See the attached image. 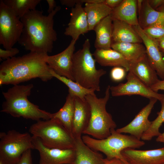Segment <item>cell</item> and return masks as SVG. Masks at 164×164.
I'll list each match as a JSON object with an SVG mask.
<instances>
[{"label": "cell", "mask_w": 164, "mask_h": 164, "mask_svg": "<svg viewBox=\"0 0 164 164\" xmlns=\"http://www.w3.org/2000/svg\"><path fill=\"white\" fill-rule=\"evenodd\" d=\"M61 9L57 6L48 15L36 9L29 11L20 19L23 28L18 43L30 52L51 53L57 39L54 17Z\"/></svg>", "instance_id": "obj_1"}, {"label": "cell", "mask_w": 164, "mask_h": 164, "mask_svg": "<svg viewBox=\"0 0 164 164\" xmlns=\"http://www.w3.org/2000/svg\"><path fill=\"white\" fill-rule=\"evenodd\" d=\"M158 11H164V6L160 8L158 10Z\"/></svg>", "instance_id": "obj_44"}, {"label": "cell", "mask_w": 164, "mask_h": 164, "mask_svg": "<svg viewBox=\"0 0 164 164\" xmlns=\"http://www.w3.org/2000/svg\"><path fill=\"white\" fill-rule=\"evenodd\" d=\"M91 116L90 106L86 99L76 97L72 127V134L74 139L82 137L89 124Z\"/></svg>", "instance_id": "obj_17"}, {"label": "cell", "mask_w": 164, "mask_h": 164, "mask_svg": "<svg viewBox=\"0 0 164 164\" xmlns=\"http://www.w3.org/2000/svg\"><path fill=\"white\" fill-rule=\"evenodd\" d=\"M156 141L157 142H160L164 143V131L163 133H161L160 134L157 136L156 139Z\"/></svg>", "instance_id": "obj_43"}, {"label": "cell", "mask_w": 164, "mask_h": 164, "mask_svg": "<svg viewBox=\"0 0 164 164\" xmlns=\"http://www.w3.org/2000/svg\"><path fill=\"white\" fill-rule=\"evenodd\" d=\"M77 40L72 39L68 46L60 53L48 55L46 63L50 69L59 75L74 80L72 74L73 57Z\"/></svg>", "instance_id": "obj_12"}, {"label": "cell", "mask_w": 164, "mask_h": 164, "mask_svg": "<svg viewBox=\"0 0 164 164\" xmlns=\"http://www.w3.org/2000/svg\"><path fill=\"white\" fill-rule=\"evenodd\" d=\"M50 71L53 77L56 78L67 86L69 88V93L72 94L75 97L82 100H85V97L87 95L95 94L94 90L84 88L75 81L65 77L59 75L52 69H50Z\"/></svg>", "instance_id": "obj_29"}, {"label": "cell", "mask_w": 164, "mask_h": 164, "mask_svg": "<svg viewBox=\"0 0 164 164\" xmlns=\"http://www.w3.org/2000/svg\"><path fill=\"white\" fill-rule=\"evenodd\" d=\"M34 149L32 137L28 132L14 130L0 133V160L5 164H14L23 154Z\"/></svg>", "instance_id": "obj_8"}, {"label": "cell", "mask_w": 164, "mask_h": 164, "mask_svg": "<svg viewBox=\"0 0 164 164\" xmlns=\"http://www.w3.org/2000/svg\"><path fill=\"white\" fill-rule=\"evenodd\" d=\"M97 63L103 66L121 67L129 71L130 62L121 54L113 49H96L93 54Z\"/></svg>", "instance_id": "obj_19"}, {"label": "cell", "mask_w": 164, "mask_h": 164, "mask_svg": "<svg viewBox=\"0 0 164 164\" xmlns=\"http://www.w3.org/2000/svg\"><path fill=\"white\" fill-rule=\"evenodd\" d=\"M150 88L152 91L156 92L160 90L164 91V80H159L156 83Z\"/></svg>", "instance_id": "obj_37"}, {"label": "cell", "mask_w": 164, "mask_h": 164, "mask_svg": "<svg viewBox=\"0 0 164 164\" xmlns=\"http://www.w3.org/2000/svg\"><path fill=\"white\" fill-rule=\"evenodd\" d=\"M151 6L158 10L164 6V0H148Z\"/></svg>", "instance_id": "obj_35"}, {"label": "cell", "mask_w": 164, "mask_h": 164, "mask_svg": "<svg viewBox=\"0 0 164 164\" xmlns=\"http://www.w3.org/2000/svg\"><path fill=\"white\" fill-rule=\"evenodd\" d=\"M121 154L128 164L164 163V147L148 150L127 148L122 151Z\"/></svg>", "instance_id": "obj_14"}, {"label": "cell", "mask_w": 164, "mask_h": 164, "mask_svg": "<svg viewBox=\"0 0 164 164\" xmlns=\"http://www.w3.org/2000/svg\"><path fill=\"white\" fill-rule=\"evenodd\" d=\"M23 25L20 19L7 6L0 1V44L5 49H9L19 41Z\"/></svg>", "instance_id": "obj_9"}, {"label": "cell", "mask_w": 164, "mask_h": 164, "mask_svg": "<svg viewBox=\"0 0 164 164\" xmlns=\"http://www.w3.org/2000/svg\"><path fill=\"white\" fill-rule=\"evenodd\" d=\"M127 82L115 86L110 87L113 97L138 95L149 98H156L159 101L164 98V94L152 91L132 72L129 71L126 76Z\"/></svg>", "instance_id": "obj_10"}, {"label": "cell", "mask_w": 164, "mask_h": 164, "mask_svg": "<svg viewBox=\"0 0 164 164\" xmlns=\"http://www.w3.org/2000/svg\"><path fill=\"white\" fill-rule=\"evenodd\" d=\"M0 164H5L2 161L0 160Z\"/></svg>", "instance_id": "obj_45"}, {"label": "cell", "mask_w": 164, "mask_h": 164, "mask_svg": "<svg viewBox=\"0 0 164 164\" xmlns=\"http://www.w3.org/2000/svg\"><path fill=\"white\" fill-rule=\"evenodd\" d=\"M48 55L46 53L30 52L5 60L0 65V85H18L37 78L43 82L51 80L53 77L46 62Z\"/></svg>", "instance_id": "obj_2"}, {"label": "cell", "mask_w": 164, "mask_h": 164, "mask_svg": "<svg viewBox=\"0 0 164 164\" xmlns=\"http://www.w3.org/2000/svg\"><path fill=\"white\" fill-rule=\"evenodd\" d=\"M137 11L139 14V25L142 29L157 22H164V11L153 9L148 0L142 1Z\"/></svg>", "instance_id": "obj_26"}, {"label": "cell", "mask_w": 164, "mask_h": 164, "mask_svg": "<svg viewBox=\"0 0 164 164\" xmlns=\"http://www.w3.org/2000/svg\"><path fill=\"white\" fill-rule=\"evenodd\" d=\"M137 11V0H123L110 15L112 20L123 21L134 26L139 25Z\"/></svg>", "instance_id": "obj_20"}, {"label": "cell", "mask_w": 164, "mask_h": 164, "mask_svg": "<svg viewBox=\"0 0 164 164\" xmlns=\"http://www.w3.org/2000/svg\"><path fill=\"white\" fill-rule=\"evenodd\" d=\"M75 157L73 164H103L102 155L94 150L83 141L81 137L75 138Z\"/></svg>", "instance_id": "obj_21"}, {"label": "cell", "mask_w": 164, "mask_h": 164, "mask_svg": "<svg viewBox=\"0 0 164 164\" xmlns=\"http://www.w3.org/2000/svg\"><path fill=\"white\" fill-rule=\"evenodd\" d=\"M33 84L16 85L2 94L5 101L2 105L1 112L9 114L15 118L22 117L37 121L52 118V113L40 109L30 102L28 97L31 94Z\"/></svg>", "instance_id": "obj_3"}, {"label": "cell", "mask_w": 164, "mask_h": 164, "mask_svg": "<svg viewBox=\"0 0 164 164\" xmlns=\"http://www.w3.org/2000/svg\"><path fill=\"white\" fill-rule=\"evenodd\" d=\"M32 137L34 149L37 150L39 154V164L73 163L75 157L74 148H49L45 146L39 138Z\"/></svg>", "instance_id": "obj_11"}, {"label": "cell", "mask_w": 164, "mask_h": 164, "mask_svg": "<svg viewBox=\"0 0 164 164\" xmlns=\"http://www.w3.org/2000/svg\"><path fill=\"white\" fill-rule=\"evenodd\" d=\"M29 132L39 138L46 146L62 149H74L75 140L57 119L39 120L30 127Z\"/></svg>", "instance_id": "obj_7"}, {"label": "cell", "mask_w": 164, "mask_h": 164, "mask_svg": "<svg viewBox=\"0 0 164 164\" xmlns=\"http://www.w3.org/2000/svg\"><path fill=\"white\" fill-rule=\"evenodd\" d=\"M159 49L164 52V36L160 39L156 40Z\"/></svg>", "instance_id": "obj_41"}, {"label": "cell", "mask_w": 164, "mask_h": 164, "mask_svg": "<svg viewBox=\"0 0 164 164\" xmlns=\"http://www.w3.org/2000/svg\"><path fill=\"white\" fill-rule=\"evenodd\" d=\"M48 5V9L47 12L48 14L53 11L56 7V2L54 0H46Z\"/></svg>", "instance_id": "obj_40"}, {"label": "cell", "mask_w": 164, "mask_h": 164, "mask_svg": "<svg viewBox=\"0 0 164 164\" xmlns=\"http://www.w3.org/2000/svg\"><path fill=\"white\" fill-rule=\"evenodd\" d=\"M75 97L72 94L69 93L63 107L56 112L52 113V118L58 120L72 135Z\"/></svg>", "instance_id": "obj_27"}, {"label": "cell", "mask_w": 164, "mask_h": 164, "mask_svg": "<svg viewBox=\"0 0 164 164\" xmlns=\"http://www.w3.org/2000/svg\"><path fill=\"white\" fill-rule=\"evenodd\" d=\"M105 0H83V3H103Z\"/></svg>", "instance_id": "obj_42"}, {"label": "cell", "mask_w": 164, "mask_h": 164, "mask_svg": "<svg viewBox=\"0 0 164 164\" xmlns=\"http://www.w3.org/2000/svg\"><path fill=\"white\" fill-rule=\"evenodd\" d=\"M83 142L92 150L104 154L108 159L117 158L128 164L122 154V151L127 148L135 149L145 145L144 141L130 135L118 132L113 129L111 135L103 139H97L88 135L82 136Z\"/></svg>", "instance_id": "obj_6"}, {"label": "cell", "mask_w": 164, "mask_h": 164, "mask_svg": "<svg viewBox=\"0 0 164 164\" xmlns=\"http://www.w3.org/2000/svg\"><path fill=\"white\" fill-rule=\"evenodd\" d=\"M82 4L77 3L71 8L70 21L64 32L66 36L77 41L80 35L89 31L87 18Z\"/></svg>", "instance_id": "obj_16"}, {"label": "cell", "mask_w": 164, "mask_h": 164, "mask_svg": "<svg viewBox=\"0 0 164 164\" xmlns=\"http://www.w3.org/2000/svg\"><path fill=\"white\" fill-rule=\"evenodd\" d=\"M20 19L29 11L36 9L41 0H3Z\"/></svg>", "instance_id": "obj_28"}, {"label": "cell", "mask_w": 164, "mask_h": 164, "mask_svg": "<svg viewBox=\"0 0 164 164\" xmlns=\"http://www.w3.org/2000/svg\"><path fill=\"white\" fill-rule=\"evenodd\" d=\"M90 41L86 39L82 48L74 53L73 57L72 74L74 81L83 87L100 91V78L106 73L97 69L96 61L90 51Z\"/></svg>", "instance_id": "obj_4"}, {"label": "cell", "mask_w": 164, "mask_h": 164, "mask_svg": "<svg viewBox=\"0 0 164 164\" xmlns=\"http://www.w3.org/2000/svg\"><path fill=\"white\" fill-rule=\"evenodd\" d=\"M123 0H105L104 3L112 9L117 7Z\"/></svg>", "instance_id": "obj_38"}, {"label": "cell", "mask_w": 164, "mask_h": 164, "mask_svg": "<svg viewBox=\"0 0 164 164\" xmlns=\"http://www.w3.org/2000/svg\"><path fill=\"white\" fill-rule=\"evenodd\" d=\"M129 71L149 87L159 80L156 71L149 62L146 54L138 60L130 62Z\"/></svg>", "instance_id": "obj_18"}, {"label": "cell", "mask_w": 164, "mask_h": 164, "mask_svg": "<svg viewBox=\"0 0 164 164\" xmlns=\"http://www.w3.org/2000/svg\"><path fill=\"white\" fill-rule=\"evenodd\" d=\"M96 39L94 46L96 49L111 48L113 43V20L111 15L101 20L94 27Z\"/></svg>", "instance_id": "obj_22"}, {"label": "cell", "mask_w": 164, "mask_h": 164, "mask_svg": "<svg viewBox=\"0 0 164 164\" xmlns=\"http://www.w3.org/2000/svg\"><path fill=\"white\" fill-rule=\"evenodd\" d=\"M133 27L141 38L144 45L149 63L157 75L162 80H164V60L156 41L149 37L139 25Z\"/></svg>", "instance_id": "obj_15"}, {"label": "cell", "mask_w": 164, "mask_h": 164, "mask_svg": "<svg viewBox=\"0 0 164 164\" xmlns=\"http://www.w3.org/2000/svg\"><path fill=\"white\" fill-rule=\"evenodd\" d=\"M160 101L161 104V110L157 113L158 116L156 118L151 121L149 128L143 135L141 139L143 141L151 140L153 137H157L161 133L159 129L164 123V98Z\"/></svg>", "instance_id": "obj_30"}, {"label": "cell", "mask_w": 164, "mask_h": 164, "mask_svg": "<svg viewBox=\"0 0 164 164\" xmlns=\"http://www.w3.org/2000/svg\"><path fill=\"white\" fill-rule=\"evenodd\" d=\"M142 29L149 37L157 40L164 36V22L155 23Z\"/></svg>", "instance_id": "obj_31"}, {"label": "cell", "mask_w": 164, "mask_h": 164, "mask_svg": "<svg viewBox=\"0 0 164 164\" xmlns=\"http://www.w3.org/2000/svg\"><path fill=\"white\" fill-rule=\"evenodd\" d=\"M14 164H33L31 149L25 152L19 160Z\"/></svg>", "instance_id": "obj_34"}, {"label": "cell", "mask_w": 164, "mask_h": 164, "mask_svg": "<svg viewBox=\"0 0 164 164\" xmlns=\"http://www.w3.org/2000/svg\"><path fill=\"white\" fill-rule=\"evenodd\" d=\"M84 8L87 18L89 31L93 30L101 20L111 14L112 10L104 2L85 3Z\"/></svg>", "instance_id": "obj_24"}, {"label": "cell", "mask_w": 164, "mask_h": 164, "mask_svg": "<svg viewBox=\"0 0 164 164\" xmlns=\"http://www.w3.org/2000/svg\"><path fill=\"white\" fill-rule=\"evenodd\" d=\"M60 1L62 5L72 8L77 3L81 2L83 3V0H60Z\"/></svg>", "instance_id": "obj_36"}, {"label": "cell", "mask_w": 164, "mask_h": 164, "mask_svg": "<svg viewBox=\"0 0 164 164\" xmlns=\"http://www.w3.org/2000/svg\"><path fill=\"white\" fill-rule=\"evenodd\" d=\"M125 69L121 67H114L111 70L110 76L112 80L119 82L123 80L126 75Z\"/></svg>", "instance_id": "obj_32"}, {"label": "cell", "mask_w": 164, "mask_h": 164, "mask_svg": "<svg viewBox=\"0 0 164 164\" xmlns=\"http://www.w3.org/2000/svg\"><path fill=\"white\" fill-rule=\"evenodd\" d=\"M112 49L121 54L130 62L138 60L146 55V50L141 43H113Z\"/></svg>", "instance_id": "obj_25"}, {"label": "cell", "mask_w": 164, "mask_h": 164, "mask_svg": "<svg viewBox=\"0 0 164 164\" xmlns=\"http://www.w3.org/2000/svg\"><path fill=\"white\" fill-rule=\"evenodd\" d=\"M19 52V50L16 48L12 47L9 49L3 50L0 48V60H6L14 57Z\"/></svg>", "instance_id": "obj_33"}, {"label": "cell", "mask_w": 164, "mask_h": 164, "mask_svg": "<svg viewBox=\"0 0 164 164\" xmlns=\"http://www.w3.org/2000/svg\"></svg>", "instance_id": "obj_47"}, {"label": "cell", "mask_w": 164, "mask_h": 164, "mask_svg": "<svg viewBox=\"0 0 164 164\" xmlns=\"http://www.w3.org/2000/svg\"><path fill=\"white\" fill-rule=\"evenodd\" d=\"M149 103L142 108L128 124L116 131L120 133H128L136 138L141 140L143 135L149 128L151 124L148 119L154 104L158 100L152 98Z\"/></svg>", "instance_id": "obj_13"}, {"label": "cell", "mask_w": 164, "mask_h": 164, "mask_svg": "<svg viewBox=\"0 0 164 164\" xmlns=\"http://www.w3.org/2000/svg\"><path fill=\"white\" fill-rule=\"evenodd\" d=\"M110 87H107L103 97L98 98L95 94H89L85 97L89 104L91 116L89 124L83 134L99 139L105 138L115 129L116 125L111 114L106 110V105L110 96Z\"/></svg>", "instance_id": "obj_5"}, {"label": "cell", "mask_w": 164, "mask_h": 164, "mask_svg": "<svg viewBox=\"0 0 164 164\" xmlns=\"http://www.w3.org/2000/svg\"><path fill=\"white\" fill-rule=\"evenodd\" d=\"M112 38L114 43L142 42L133 26L124 21L117 19L113 20Z\"/></svg>", "instance_id": "obj_23"}, {"label": "cell", "mask_w": 164, "mask_h": 164, "mask_svg": "<svg viewBox=\"0 0 164 164\" xmlns=\"http://www.w3.org/2000/svg\"><path fill=\"white\" fill-rule=\"evenodd\" d=\"M103 164H126L120 159L117 158L108 159L104 158Z\"/></svg>", "instance_id": "obj_39"}, {"label": "cell", "mask_w": 164, "mask_h": 164, "mask_svg": "<svg viewBox=\"0 0 164 164\" xmlns=\"http://www.w3.org/2000/svg\"><path fill=\"white\" fill-rule=\"evenodd\" d=\"M73 164V163H67V164Z\"/></svg>", "instance_id": "obj_46"}]
</instances>
